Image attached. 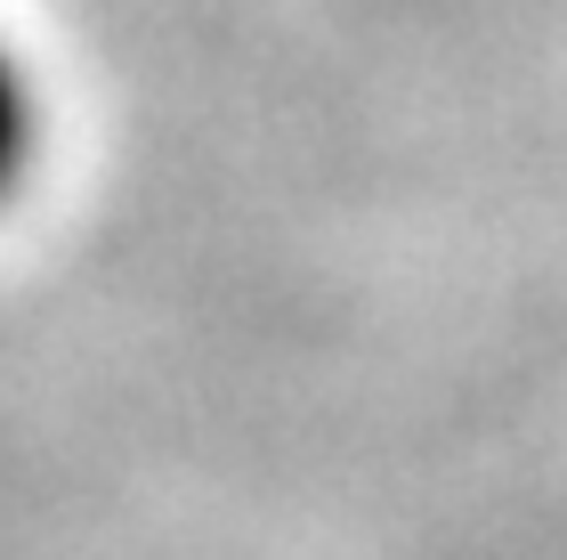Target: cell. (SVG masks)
<instances>
[{
  "instance_id": "cell-1",
  "label": "cell",
  "mask_w": 567,
  "mask_h": 560,
  "mask_svg": "<svg viewBox=\"0 0 567 560\" xmlns=\"http://www.w3.org/2000/svg\"><path fill=\"white\" fill-rule=\"evenodd\" d=\"M33 146H41V90H33V65L0 41V195L24 180Z\"/></svg>"
}]
</instances>
